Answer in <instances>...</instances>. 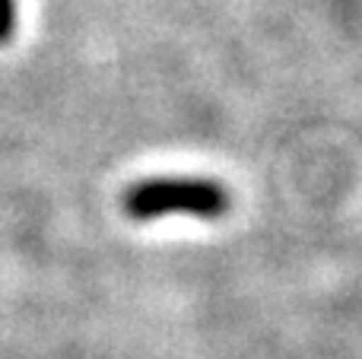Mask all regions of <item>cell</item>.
I'll use <instances>...</instances> for the list:
<instances>
[{"label": "cell", "mask_w": 362, "mask_h": 359, "mask_svg": "<svg viewBox=\"0 0 362 359\" xmlns=\"http://www.w3.org/2000/svg\"><path fill=\"white\" fill-rule=\"evenodd\" d=\"M131 220L146 223L165 213H191L197 220H219L229 213L232 201L223 184L210 178H144L134 182L121 197Z\"/></svg>", "instance_id": "cell-1"}, {"label": "cell", "mask_w": 362, "mask_h": 359, "mask_svg": "<svg viewBox=\"0 0 362 359\" xmlns=\"http://www.w3.org/2000/svg\"><path fill=\"white\" fill-rule=\"evenodd\" d=\"M16 32V4L13 0H0V45H6Z\"/></svg>", "instance_id": "cell-2"}]
</instances>
